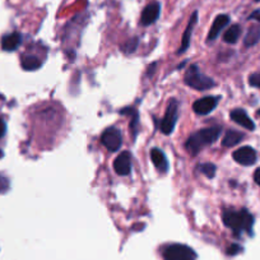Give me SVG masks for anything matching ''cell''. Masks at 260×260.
<instances>
[{"label":"cell","instance_id":"obj_1","mask_svg":"<svg viewBox=\"0 0 260 260\" xmlns=\"http://www.w3.org/2000/svg\"><path fill=\"white\" fill-rule=\"evenodd\" d=\"M222 132L221 126H211L191 134L185 143V148L191 156H197L204 147L211 146L218 139Z\"/></svg>","mask_w":260,"mask_h":260},{"label":"cell","instance_id":"obj_2","mask_svg":"<svg viewBox=\"0 0 260 260\" xmlns=\"http://www.w3.org/2000/svg\"><path fill=\"white\" fill-rule=\"evenodd\" d=\"M223 223L226 227L231 229L235 235H240L241 232L251 234L252 224H254V217L246 211H226L223 213Z\"/></svg>","mask_w":260,"mask_h":260},{"label":"cell","instance_id":"obj_3","mask_svg":"<svg viewBox=\"0 0 260 260\" xmlns=\"http://www.w3.org/2000/svg\"><path fill=\"white\" fill-rule=\"evenodd\" d=\"M184 81L187 86L197 89V91H207V89H211L212 87L216 86V83H214L211 77H207L206 74L199 71L198 65H191L187 69L186 73H185Z\"/></svg>","mask_w":260,"mask_h":260},{"label":"cell","instance_id":"obj_4","mask_svg":"<svg viewBox=\"0 0 260 260\" xmlns=\"http://www.w3.org/2000/svg\"><path fill=\"white\" fill-rule=\"evenodd\" d=\"M165 260H197V254L191 247L181 244L169 245L164 250Z\"/></svg>","mask_w":260,"mask_h":260},{"label":"cell","instance_id":"obj_5","mask_svg":"<svg viewBox=\"0 0 260 260\" xmlns=\"http://www.w3.org/2000/svg\"><path fill=\"white\" fill-rule=\"evenodd\" d=\"M177 116H179V102L176 100H172L170 102L169 107H167V111L165 114L164 119H162L161 124H159V129L164 134L169 136L174 132L175 125H176Z\"/></svg>","mask_w":260,"mask_h":260},{"label":"cell","instance_id":"obj_6","mask_svg":"<svg viewBox=\"0 0 260 260\" xmlns=\"http://www.w3.org/2000/svg\"><path fill=\"white\" fill-rule=\"evenodd\" d=\"M101 142L110 152L119 151L122 144V136L117 127H107L101 136Z\"/></svg>","mask_w":260,"mask_h":260},{"label":"cell","instance_id":"obj_7","mask_svg":"<svg viewBox=\"0 0 260 260\" xmlns=\"http://www.w3.org/2000/svg\"><path fill=\"white\" fill-rule=\"evenodd\" d=\"M257 154L252 147L245 146L234 152V159L242 166H251L256 162Z\"/></svg>","mask_w":260,"mask_h":260},{"label":"cell","instance_id":"obj_8","mask_svg":"<svg viewBox=\"0 0 260 260\" xmlns=\"http://www.w3.org/2000/svg\"><path fill=\"white\" fill-rule=\"evenodd\" d=\"M219 97H213V96H207L203 99L195 101L192 105V109L198 115H208L209 112L213 111L216 109V106L218 105Z\"/></svg>","mask_w":260,"mask_h":260},{"label":"cell","instance_id":"obj_9","mask_svg":"<svg viewBox=\"0 0 260 260\" xmlns=\"http://www.w3.org/2000/svg\"><path fill=\"white\" fill-rule=\"evenodd\" d=\"M114 170L120 176H126L132 171V154L124 151L115 158Z\"/></svg>","mask_w":260,"mask_h":260},{"label":"cell","instance_id":"obj_10","mask_svg":"<svg viewBox=\"0 0 260 260\" xmlns=\"http://www.w3.org/2000/svg\"><path fill=\"white\" fill-rule=\"evenodd\" d=\"M159 13H161V4L157 3V2L148 4V6L144 8L143 13H142V24H143V26H149V24L154 23V22L158 19Z\"/></svg>","mask_w":260,"mask_h":260},{"label":"cell","instance_id":"obj_11","mask_svg":"<svg viewBox=\"0 0 260 260\" xmlns=\"http://www.w3.org/2000/svg\"><path fill=\"white\" fill-rule=\"evenodd\" d=\"M230 117L231 120H234L236 124H239L240 126L245 127L247 130H254L255 129V124L251 119L249 117V115L245 112V110L242 109H236L230 114Z\"/></svg>","mask_w":260,"mask_h":260},{"label":"cell","instance_id":"obj_12","mask_svg":"<svg viewBox=\"0 0 260 260\" xmlns=\"http://www.w3.org/2000/svg\"><path fill=\"white\" fill-rule=\"evenodd\" d=\"M230 23V17L226 16V14H219V16L216 17L213 24L211 27V31L208 34V41H213V40L217 39L219 34H221L222 29Z\"/></svg>","mask_w":260,"mask_h":260},{"label":"cell","instance_id":"obj_13","mask_svg":"<svg viewBox=\"0 0 260 260\" xmlns=\"http://www.w3.org/2000/svg\"><path fill=\"white\" fill-rule=\"evenodd\" d=\"M197 22H198V12H194V13H192V16L190 17V21H189V23H187L186 29H185L184 36H182V44H181V47H180V50H179V54L186 51L187 47L190 46V40H191L192 28H194V26L197 24Z\"/></svg>","mask_w":260,"mask_h":260},{"label":"cell","instance_id":"obj_14","mask_svg":"<svg viewBox=\"0 0 260 260\" xmlns=\"http://www.w3.org/2000/svg\"><path fill=\"white\" fill-rule=\"evenodd\" d=\"M21 42L22 36L18 32L6 35V36L2 39V49H3L4 51H14V50H17V47L21 45Z\"/></svg>","mask_w":260,"mask_h":260},{"label":"cell","instance_id":"obj_15","mask_svg":"<svg viewBox=\"0 0 260 260\" xmlns=\"http://www.w3.org/2000/svg\"><path fill=\"white\" fill-rule=\"evenodd\" d=\"M151 158L153 161V165L161 172H166L169 170V162H167L166 156L164 152L158 148H153L151 151Z\"/></svg>","mask_w":260,"mask_h":260},{"label":"cell","instance_id":"obj_16","mask_svg":"<svg viewBox=\"0 0 260 260\" xmlns=\"http://www.w3.org/2000/svg\"><path fill=\"white\" fill-rule=\"evenodd\" d=\"M244 139V134L237 130H227L222 139V146L223 147H234L239 144Z\"/></svg>","mask_w":260,"mask_h":260},{"label":"cell","instance_id":"obj_17","mask_svg":"<svg viewBox=\"0 0 260 260\" xmlns=\"http://www.w3.org/2000/svg\"><path fill=\"white\" fill-rule=\"evenodd\" d=\"M21 64L24 71H36L41 67L42 61L37 56H34V55H23Z\"/></svg>","mask_w":260,"mask_h":260},{"label":"cell","instance_id":"obj_18","mask_svg":"<svg viewBox=\"0 0 260 260\" xmlns=\"http://www.w3.org/2000/svg\"><path fill=\"white\" fill-rule=\"evenodd\" d=\"M259 41H260V26L250 27L244 40L245 46L247 47L254 46V45H256Z\"/></svg>","mask_w":260,"mask_h":260},{"label":"cell","instance_id":"obj_19","mask_svg":"<svg viewBox=\"0 0 260 260\" xmlns=\"http://www.w3.org/2000/svg\"><path fill=\"white\" fill-rule=\"evenodd\" d=\"M240 35H241V28L239 24H234L224 32L223 41L227 44H236L237 40L240 39Z\"/></svg>","mask_w":260,"mask_h":260},{"label":"cell","instance_id":"obj_20","mask_svg":"<svg viewBox=\"0 0 260 260\" xmlns=\"http://www.w3.org/2000/svg\"><path fill=\"white\" fill-rule=\"evenodd\" d=\"M198 169L201 170L202 174L206 175L208 179H212V177H214V175H216V171H217L216 165H213V164H203V165H201Z\"/></svg>","mask_w":260,"mask_h":260},{"label":"cell","instance_id":"obj_21","mask_svg":"<svg viewBox=\"0 0 260 260\" xmlns=\"http://www.w3.org/2000/svg\"><path fill=\"white\" fill-rule=\"evenodd\" d=\"M137 46H138V39H133V40H130V41H127L126 44L122 46V50H124L126 54H130V52L136 51Z\"/></svg>","mask_w":260,"mask_h":260},{"label":"cell","instance_id":"obj_22","mask_svg":"<svg viewBox=\"0 0 260 260\" xmlns=\"http://www.w3.org/2000/svg\"><path fill=\"white\" fill-rule=\"evenodd\" d=\"M250 86L260 88V73H254L249 77Z\"/></svg>","mask_w":260,"mask_h":260},{"label":"cell","instance_id":"obj_23","mask_svg":"<svg viewBox=\"0 0 260 260\" xmlns=\"http://www.w3.org/2000/svg\"><path fill=\"white\" fill-rule=\"evenodd\" d=\"M9 187V181L7 177L0 175V192H6Z\"/></svg>","mask_w":260,"mask_h":260},{"label":"cell","instance_id":"obj_24","mask_svg":"<svg viewBox=\"0 0 260 260\" xmlns=\"http://www.w3.org/2000/svg\"><path fill=\"white\" fill-rule=\"evenodd\" d=\"M241 250V247L239 246V245H232V246L229 247V250H227V254L229 255H235L237 254V252Z\"/></svg>","mask_w":260,"mask_h":260},{"label":"cell","instance_id":"obj_25","mask_svg":"<svg viewBox=\"0 0 260 260\" xmlns=\"http://www.w3.org/2000/svg\"><path fill=\"white\" fill-rule=\"evenodd\" d=\"M6 130H7V125L3 120H0V138L6 134Z\"/></svg>","mask_w":260,"mask_h":260},{"label":"cell","instance_id":"obj_26","mask_svg":"<svg viewBox=\"0 0 260 260\" xmlns=\"http://www.w3.org/2000/svg\"><path fill=\"white\" fill-rule=\"evenodd\" d=\"M254 180H255V182H256V184L260 186V167L259 169H256V171L254 172Z\"/></svg>","mask_w":260,"mask_h":260},{"label":"cell","instance_id":"obj_27","mask_svg":"<svg viewBox=\"0 0 260 260\" xmlns=\"http://www.w3.org/2000/svg\"><path fill=\"white\" fill-rule=\"evenodd\" d=\"M250 19H256L257 22H260V12L259 11L254 12V13H252L251 16H250Z\"/></svg>","mask_w":260,"mask_h":260},{"label":"cell","instance_id":"obj_28","mask_svg":"<svg viewBox=\"0 0 260 260\" xmlns=\"http://www.w3.org/2000/svg\"><path fill=\"white\" fill-rule=\"evenodd\" d=\"M4 156V153H3V151H0V158H2V157Z\"/></svg>","mask_w":260,"mask_h":260},{"label":"cell","instance_id":"obj_29","mask_svg":"<svg viewBox=\"0 0 260 260\" xmlns=\"http://www.w3.org/2000/svg\"><path fill=\"white\" fill-rule=\"evenodd\" d=\"M257 115H259V116H260V110H259V111H257Z\"/></svg>","mask_w":260,"mask_h":260},{"label":"cell","instance_id":"obj_30","mask_svg":"<svg viewBox=\"0 0 260 260\" xmlns=\"http://www.w3.org/2000/svg\"><path fill=\"white\" fill-rule=\"evenodd\" d=\"M255 2H260V0H255Z\"/></svg>","mask_w":260,"mask_h":260}]
</instances>
